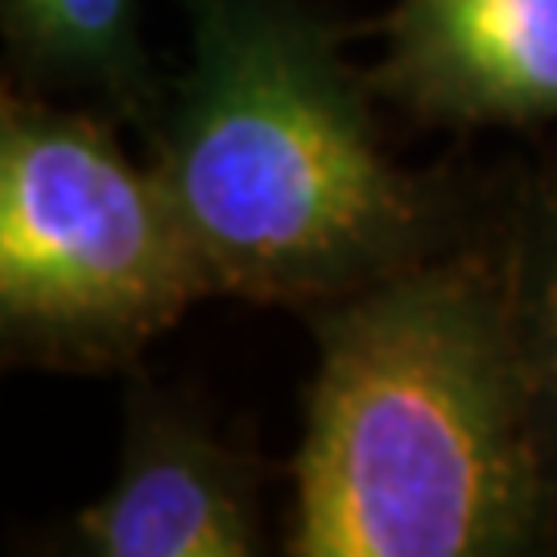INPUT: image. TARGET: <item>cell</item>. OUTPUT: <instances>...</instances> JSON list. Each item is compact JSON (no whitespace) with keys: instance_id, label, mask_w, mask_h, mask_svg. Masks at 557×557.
<instances>
[{"instance_id":"cell-5","label":"cell","mask_w":557,"mask_h":557,"mask_svg":"<svg viewBox=\"0 0 557 557\" xmlns=\"http://www.w3.org/2000/svg\"><path fill=\"white\" fill-rule=\"evenodd\" d=\"M372 87L434 124H557V0H397Z\"/></svg>"},{"instance_id":"cell-7","label":"cell","mask_w":557,"mask_h":557,"mask_svg":"<svg viewBox=\"0 0 557 557\" xmlns=\"http://www.w3.org/2000/svg\"><path fill=\"white\" fill-rule=\"evenodd\" d=\"M504 281L541 430L557 462V165L541 174L520 211Z\"/></svg>"},{"instance_id":"cell-2","label":"cell","mask_w":557,"mask_h":557,"mask_svg":"<svg viewBox=\"0 0 557 557\" xmlns=\"http://www.w3.org/2000/svg\"><path fill=\"white\" fill-rule=\"evenodd\" d=\"M153 140L207 298L314 310L430 252L434 202L388 161L363 83L301 0H190Z\"/></svg>"},{"instance_id":"cell-6","label":"cell","mask_w":557,"mask_h":557,"mask_svg":"<svg viewBox=\"0 0 557 557\" xmlns=\"http://www.w3.org/2000/svg\"><path fill=\"white\" fill-rule=\"evenodd\" d=\"M9 46L46 79L103 91L128 116L158 112L140 50V0H0Z\"/></svg>"},{"instance_id":"cell-4","label":"cell","mask_w":557,"mask_h":557,"mask_svg":"<svg viewBox=\"0 0 557 557\" xmlns=\"http://www.w3.org/2000/svg\"><path fill=\"white\" fill-rule=\"evenodd\" d=\"M116 479L75 517L91 557H252L264 549L252 458L190 409L137 380L124 405Z\"/></svg>"},{"instance_id":"cell-3","label":"cell","mask_w":557,"mask_h":557,"mask_svg":"<svg viewBox=\"0 0 557 557\" xmlns=\"http://www.w3.org/2000/svg\"><path fill=\"white\" fill-rule=\"evenodd\" d=\"M207 298L153 165L96 116L0 103V343L9 363L124 372Z\"/></svg>"},{"instance_id":"cell-1","label":"cell","mask_w":557,"mask_h":557,"mask_svg":"<svg viewBox=\"0 0 557 557\" xmlns=\"http://www.w3.org/2000/svg\"><path fill=\"white\" fill-rule=\"evenodd\" d=\"M294 557H499L554 537L557 462L504 273L418 260L310 310Z\"/></svg>"}]
</instances>
